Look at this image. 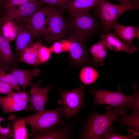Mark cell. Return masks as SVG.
Here are the masks:
<instances>
[{
  "mask_svg": "<svg viewBox=\"0 0 139 139\" xmlns=\"http://www.w3.org/2000/svg\"><path fill=\"white\" fill-rule=\"evenodd\" d=\"M107 112L100 115L93 112L87 117L84 123L79 139H100L112 126L113 121L120 115H125L126 107L112 109L111 105L106 106Z\"/></svg>",
  "mask_w": 139,
  "mask_h": 139,
  "instance_id": "obj_1",
  "label": "cell"
},
{
  "mask_svg": "<svg viewBox=\"0 0 139 139\" xmlns=\"http://www.w3.org/2000/svg\"><path fill=\"white\" fill-rule=\"evenodd\" d=\"M58 105L53 110H45L37 112L33 115L20 117L31 128L29 134L32 137L37 132L54 127L62 126L65 124L63 107L61 101H59Z\"/></svg>",
  "mask_w": 139,
  "mask_h": 139,
  "instance_id": "obj_2",
  "label": "cell"
},
{
  "mask_svg": "<svg viewBox=\"0 0 139 139\" xmlns=\"http://www.w3.org/2000/svg\"><path fill=\"white\" fill-rule=\"evenodd\" d=\"M139 8V7L135 5L113 4L106 0H101L99 5L95 8V14L100 20L103 29L108 32L120 15L129 10Z\"/></svg>",
  "mask_w": 139,
  "mask_h": 139,
  "instance_id": "obj_3",
  "label": "cell"
},
{
  "mask_svg": "<svg viewBox=\"0 0 139 139\" xmlns=\"http://www.w3.org/2000/svg\"><path fill=\"white\" fill-rule=\"evenodd\" d=\"M68 29L67 34L69 42V58L71 62L78 67L92 64L86 46V39L75 31Z\"/></svg>",
  "mask_w": 139,
  "mask_h": 139,
  "instance_id": "obj_4",
  "label": "cell"
},
{
  "mask_svg": "<svg viewBox=\"0 0 139 139\" xmlns=\"http://www.w3.org/2000/svg\"><path fill=\"white\" fill-rule=\"evenodd\" d=\"M85 86L81 84L79 87L73 89H58L63 109L64 117L70 118L78 114L83 105Z\"/></svg>",
  "mask_w": 139,
  "mask_h": 139,
  "instance_id": "obj_5",
  "label": "cell"
},
{
  "mask_svg": "<svg viewBox=\"0 0 139 139\" xmlns=\"http://www.w3.org/2000/svg\"><path fill=\"white\" fill-rule=\"evenodd\" d=\"M121 89L120 85L118 89L115 91L101 90L92 87L90 90V93L93 97L95 105L107 104L118 108L126 107L132 102L135 99L134 95H126L123 94Z\"/></svg>",
  "mask_w": 139,
  "mask_h": 139,
  "instance_id": "obj_6",
  "label": "cell"
},
{
  "mask_svg": "<svg viewBox=\"0 0 139 139\" xmlns=\"http://www.w3.org/2000/svg\"><path fill=\"white\" fill-rule=\"evenodd\" d=\"M64 10L58 8L51 18L42 35L46 43L50 44L61 40L67 34L68 26L63 17Z\"/></svg>",
  "mask_w": 139,
  "mask_h": 139,
  "instance_id": "obj_7",
  "label": "cell"
},
{
  "mask_svg": "<svg viewBox=\"0 0 139 139\" xmlns=\"http://www.w3.org/2000/svg\"><path fill=\"white\" fill-rule=\"evenodd\" d=\"M57 8L51 5L42 6L28 21L23 23L36 38H39L47 27L51 18Z\"/></svg>",
  "mask_w": 139,
  "mask_h": 139,
  "instance_id": "obj_8",
  "label": "cell"
},
{
  "mask_svg": "<svg viewBox=\"0 0 139 139\" xmlns=\"http://www.w3.org/2000/svg\"><path fill=\"white\" fill-rule=\"evenodd\" d=\"M42 79L33 83L30 87V95L28 98V106L25 110L27 111H32L34 113L42 111L45 110V107L48 100V94L51 88L50 84L45 88L41 87L40 83Z\"/></svg>",
  "mask_w": 139,
  "mask_h": 139,
  "instance_id": "obj_9",
  "label": "cell"
},
{
  "mask_svg": "<svg viewBox=\"0 0 139 139\" xmlns=\"http://www.w3.org/2000/svg\"><path fill=\"white\" fill-rule=\"evenodd\" d=\"M72 16L68 27L86 40L96 28L97 22L95 18L89 12Z\"/></svg>",
  "mask_w": 139,
  "mask_h": 139,
  "instance_id": "obj_10",
  "label": "cell"
},
{
  "mask_svg": "<svg viewBox=\"0 0 139 139\" xmlns=\"http://www.w3.org/2000/svg\"><path fill=\"white\" fill-rule=\"evenodd\" d=\"M29 93L25 91L15 92L10 95L0 96V105L5 113L21 111L27 107Z\"/></svg>",
  "mask_w": 139,
  "mask_h": 139,
  "instance_id": "obj_11",
  "label": "cell"
},
{
  "mask_svg": "<svg viewBox=\"0 0 139 139\" xmlns=\"http://www.w3.org/2000/svg\"><path fill=\"white\" fill-rule=\"evenodd\" d=\"M78 120L76 117L74 120L67 123L62 126L54 127L40 131L32 137V139H69L74 137L72 132Z\"/></svg>",
  "mask_w": 139,
  "mask_h": 139,
  "instance_id": "obj_12",
  "label": "cell"
},
{
  "mask_svg": "<svg viewBox=\"0 0 139 139\" xmlns=\"http://www.w3.org/2000/svg\"><path fill=\"white\" fill-rule=\"evenodd\" d=\"M43 4L41 1L27 3L1 15L5 16L12 20L24 23L28 21Z\"/></svg>",
  "mask_w": 139,
  "mask_h": 139,
  "instance_id": "obj_13",
  "label": "cell"
},
{
  "mask_svg": "<svg viewBox=\"0 0 139 139\" xmlns=\"http://www.w3.org/2000/svg\"><path fill=\"white\" fill-rule=\"evenodd\" d=\"M16 47L15 55L18 59L25 49L36 37L22 22L16 21Z\"/></svg>",
  "mask_w": 139,
  "mask_h": 139,
  "instance_id": "obj_14",
  "label": "cell"
},
{
  "mask_svg": "<svg viewBox=\"0 0 139 139\" xmlns=\"http://www.w3.org/2000/svg\"><path fill=\"white\" fill-rule=\"evenodd\" d=\"M20 63L13 53L9 42L4 36L0 26V67L8 71L11 67H18Z\"/></svg>",
  "mask_w": 139,
  "mask_h": 139,
  "instance_id": "obj_15",
  "label": "cell"
},
{
  "mask_svg": "<svg viewBox=\"0 0 139 139\" xmlns=\"http://www.w3.org/2000/svg\"><path fill=\"white\" fill-rule=\"evenodd\" d=\"M37 67L31 70H25L17 66H11L8 71L15 78L19 84L22 87L23 91H25L27 87H30L33 83V79L40 75V69Z\"/></svg>",
  "mask_w": 139,
  "mask_h": 139,
  "instance_id": "obj_16",
  "label": "cell"
},
{
  "mask_svg": "<svg viewBox=\"0 0 139 139\" xmlns=\"http://www.w3.org/2000/svg\"><path fill=\"white\" fill-rule=\"evenodd\" d=\"M111 28L114 31L113 34L129 46L135 52L137 48L133 44L138 26H126L118 23L116 20L113 24Z\"/></svg>",
  "mask_w": 139,
  "mask_h": 139,
  "instance_id": "obj_17",
  "label": "cell"
},
{
  "mask_svg": "<svg viewBox=\"0 0 139 139\" xmlns=\"http://www.w3.org/2000/svg\"><path fill=\"white\" fill-rule=\"evenodd\" d=\"M101 0H73L65 9L72 16L89 12L100 4Z\"/></svg>",
  "mask_w": 139,
  "mask_h": 139,
  "instance_id": "obj_18",
  "label": "cell"
},
{
  "mask_svg": "<svg viewBox=\"0 0 139 139\" xmlns=\"http://www.w3.org/2000/svg\"><path fill=\"white\" fill-rule=\"evenodd\" d=\"M99 37L108 49L115 51H125L128 54L135 52L126 44L109 32L100 35Z\"/></svg>",
  "mask_w": 139,
  "mask_h": 139,
  "instance_id": "obj_19",
  "label": "cell"
},
{
  "mask_svg": "<svg viewBox=\"0 0 139 139\" xmlns=\"http://www.w3.org/2000/svg\"><path fill=\"white\" fill-rule=\"evenodd\" d=\"M41 46L40 40L32 42L23 51L18 59L20 62L37 67L39 64V50Z\"/></svg>",
  "mask_w": 139,
  "mask_h": 139,
  "instance_id": "obj_20",
  "label": "cell"
},
{
  "mask_svg": "<svg viewBox=\"0 0 139 139\" xmlns=\"http://www.w3.org/2000/svg\"><path fill=\"white\" fill-rule=\"evenodd\" d=\"M107 50L102 40L94 44L88 50L93 58L91 59L92 66H101L104 65Z\"/></svg>",
  "mask_w": 139,
  "mask_h": 139,
  "instance_id": "obj_21",
  "label": "cell"
},
{
  "mask_svg": "<svg viewBox=\"0 0 139 139\" xmlns=\"http://www.w3.org/2000/svg\"><path fill=\"white\" fill-rule=\"evenodd\" d=\"M8 120L12 121V134L14 139H28V134L25 121L15 115L11 114L8 117Z\"/></svg>",
  "mask_w": 139,
  "mask_h": 139,
  "instance_id": "obj_22",
  "label": "cell"
},
{
  "mask_svg": "<svg viewBox=\"0 0 139 139\" xmlns=\"http://www.w3.org/2000/svg\"><path fill=\"white\" fill-rule=\"evenodd\" d=\"M99 75V73L95 68L85 66L81 70L79 78L84 84L89 85L94 83L97 80Z\"/></svg>",
  "mask_w": 139,
  "mask_h": 139,
  "instance_id": "obj_23",
  "label": "cell"
},
{
  "mask_svg": "<svg viewBox=\"0 0 139 139\" xmlns=\"http://www.w3.org/2000/svg\"><path fill=\"white\" fill-rule=\"evenodd\" d=\"M132 112L133 113L130 115H123L120 118L117 117L115 120L119 122L121 126L125 125L131 129L138 131L139 127V110Z\"/></svg>",
  "mask_w": 139,
  "mask_h": 139,
  "instance_id": "obj_24",
  "label": "cell"
},
{
  "mask_svg": "<svg viewBox=\"0 0 139 139\" xmlns=\"http://www.w3.org/2000/svg\"><path fill=\"white\" fill-rule=\"evenodd\" d=\"M39 0H0V14L14 9L28 2Z\"/></svg>",
  "mask_w": 139,
  "mask_h": 139,
  "instance_id": "obj_25",
  "label": "cell"
},
{
  "mask_svg": "<svg viewBox=\"0 0 139 139\" xmlns=\"http://www.w3.org/2000/svg\"><path fill=\"white\" fill-rule=\"evenodd\" d=\"M0 80L10 85L13 89L18 92L22 91L16 79L11 73H7L0 67Z\"/></svg>",
  "mask_w": 139,
  "mask_h": 139,
  "instance_id": "obj_26",
  "label": "cell"
},
{
  "mask_svg": "<svg viewBox=\"0 0 139 139\" xmlns=\"http://www.w3.org/2000/svg\"><path fill=\"white\" fill-rule=\"evenodd\" d=\"M10 125L7 120L0 116V138H13Z\"/></svg>",
  "mask_w": 139,
  "mask_h": 139,
  "instance_id": "obj_27",
  "label": "cell"
},
{
  "mask_svg": "<svg viewBox=\"0 0 139 139\" xmlns=\"http://www.w3.org/2000/svg\"><path fill=\"white\" fill-rule=\"evenodd\" d=\"M115 129L112 126L102 136L100 139H133L137 138L134 135L125 136L117 133L114 132Z\"/></svg>",
  "mask_w": 139,
  "mask_h": 139,
  "instance_id": "obj_28",
  "label": "cell"
},
{
  "mask_svg": "<svg viewBox=\"0 0 139 139\" xmlns=\"http://www.w3.org/2000/svg\"><path fill=\"white\" fill-rule=\"evenodd\" d=\"M52 53L49 48L41 46L38 52L39 64L44 63L50 59Z\"/></svg>",
  "mask_w": 139,
  "mask_h": 139,
  "instance_id": "obj_29",
  "label": "cell"
},
{
  "mask_svg": "<svg viewBox=\"0 0 139 139\" xmlns=\"http://www.w3.org/2000/svg\"><path fill=\"white\" fill-rule=\"evenodd\" d=\"M73 0H41L44 3L57 6L63 10L65 9Z\"/></svg>",
  "mask_w": 139,
  "mask_h": 139,
  "instance_id": "obj_30",
  "label": "cell"
},
{
  "mask_svg": "<svg viewBox=\"0 0 139 139\" xmlns=\"http://www.w3.org/2000/svg\"><path fill=\"white\" fill-rule=\"evenodd\" d=\"M15 92L10 85L0 80V94L10 95L14 94Z\"/></svg>",
  "mask_w": 139,
  "mask_h": 139,
  "instance_id": "obj_31",
  "label": "cell"
},
{
  "mask_svg": "<svg viewBox=\"0 0 139 139\" xmlns=\"http://www.w3.org/2000/svg\"><path fill=\"white\" fill-rule=\"evenodd\" d=\"M63 42L60 40L54 42L49 48L52 53L58 54L64 51V45Z\"/></svg>",
  "mask_w": 139,
  "mask_h": 139,
  "instance_id": "obj_32",
  "label": "cell"
},
{
  "mask_svg": "<svg viewBox=\"0 0 139 139\" xmlns=\"http://www.w3.org/2000/svg\"><path fill=\"white\" fill-rule=\"evenodd\" d=\"M118 0L120 2V4H121L126 5H136L132 2H131L130 0ZM138 7H139V6H138Z\"/></svg>",
  "mask_w": 139,
  "mask_h": 139,
  "instance_id": "obj_33",
  "label": "cell"
},
{
  "mask_svg": "<svg viewBox=\"0 0 139 139\" xmlns=\"http://www.w3.org/2000/svg\"><path fill=\"white\" fill-rule=\"evenodd\" d=\"M135 5L139 7V0H130Z\"/></svg>",
  "mask_w": 139,
  "mask_h": 139,
  "instance_id": "obj_34",
  "label": "cell"
},
{
  "mask_svg": "<svg viewBox=\"0 0 139 139\" xmlns=\"http://www.w3.org/2000/svg\"><path fill=\"white\" fill-rule=\"evenodd\" d=\"M139 28H138V30H137L136 34V36L135 37V38H136L138 40H139Z\"/></svg>",
  "mask_w": 139,
  "mask_h": 139,
  "instance_id": "obj_35",
  "label": "cell"
},
{
  "mask_svg": "<svg viewBox=\"0 0 139 139\" xmlns=\"http://www.w3.org/2000/svg\"><path fill=\"white\" fill-rule=\"evenodd\" d=\"M0 16H1V15H0Z\"/></svg>",
  "mask_w": 139,
  "mask_h": 139,
  "instance_id": "obj_36",
  "label": "cell"
}]
</instances>
